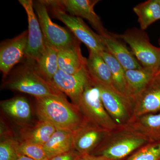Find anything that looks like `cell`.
<instances>
[{
	"instance_id": "1",
	"label": "cell",
	"mask_w": 160,
	"mask_h": 160,
	"mask_svg": "<svg viewBox=\"0 0 160 160\" xmlns=\"http://www.w3.org/2000/svg\"><path fill=\"white\" fill-rule=\"evenodd\" d=\"M36 100L39 120L48 122L57 129L74 131L84 122L78 107L69 103L66 98L51 96Z\"/></svg>"
},
{
	"instance_id": "2",
	"label": "cell",
	"mask_w": 160,
	"mask_h": 160,
	"mask_svg": "<svg viewBox=\"0 0 160 160\" xmlns=\"http://www.w3.org/2000/svg\"><path fill=\"white\" fill-rule=\"evenodd\" d=\"M150 142L148 138L129 125L109 131L91 154L109 160H126L135 152Z\"/></svg>"
},
{
	"instance_id": "3",
	"label": "cell",
	"mask_w": 160,
	"mask_h": 160,
	"mask_svg": "<svg viewBox=\"0 0 160 160\" xmlns=\"http://www.w3.org/2000/svg\"><path fill=\"white\" fill-rule=\"evenodd\" d=\"M118 37L130 47L141 66L144 69L157 74L160 66V47L150 43L145 30L136 28L126 30Z\"/></svg>"
},
{
	"instance_id": "4",
	"label": "cell",
	"mask_w": 160,
	"mask_h": 160,
	"mask_svg": "<svg viewBox=\"0 0 160 160\" xmlns=\"http://www.w3.org/2000/svg\"><path fill=\"white\" fill-rule=\"evenodd\" d=\"M5 87L31 95L36 98L51 96L66 98L52 82L46 81L38 74L34 67L20 72L5 84Z\"/></svg>"
},
{
	"instance_id": "5",
	"label": "cell",
	"mask_w": 160,
	"mask_h": 160,
	"mask_svg": "<svg viewBox=\"0 0 160 160\" xmlns=\"http://www.w3.org/2000/svg\"><path fill=\"white\" fill-rule=\"evenodd\" d=\"M78 106L85 119L101 128L112 131L119 127L106 111L99 89L92 81L86 87Z\"/></svg>"
},
{
	"instance_id": "6",
	"label": "cell",
	"mask_w": 160,
	"mask_h": 160,
	"mask_svg": "<svg viewBox=\"0 0 160 160\" xmlns=\"http://www.w3.org/2000/svg\"><path fill=\"white\" fill-rule=\"evenodd\" d=\"M93 84L99 89L103 106L115 123L119 127L129 125L133 118V101L114 88Z\"/></svg>"
},
{
	"instance_id": "7",
	"label": "cell",
	"mask_w": 160,
	"mask_h": 160,
	"mask_svg": "<svg viewBox=\"0 0 160 160\" xmlns=\"http://www.w3.org/2000/svg\"><path fill=\"white\" fill-rule=\"evenodd\" d=\"M45 43L58 51L74 44L78 40L67 29L53 22L47 11V6L40 1L34 4Z\"/></svg>"
},
{
	"instance_id": "8",
	"label": "cell",
	"mask_w": 160,
	"mask_h": 160,
	"mask_svg": "<svg viewBox=\"0 0 160 160\" xmlns=\"http://www.w3.org/2000/svg\"><path fill=\"white\" fill-rule=\"evenodd\" d=\"M50 7L52 8L54 16L64 23L76 38L87 46L89 50L99 54L107 51L102 36L92 31L82 19L68 14L57 7Z\"/></svg>"
},
{
	"instance_id": "9",
	"label": "cell",
	"mask_w": 160,
	"mask_h": 160,
	"mask_svg": "<svg viewBox=\"0 0 160 160\" xmlns=\"http://www.w3.org/2000/svg\"><path fill=\"white\" fill-rule=\"evenodd\" d=\"M42 1L47 6L57 7L72 16L87 20L101 36L106 35L109 32L104 28L102 20L94 11V6L99 2V0Z\"/></svg>"
},
{
	"instance_id": "10",
	"label": "cell",
	"mask_w": 160,
	"mask_h": 160,
	"mask_svg": "<svg viewBox=\"0 0 160 160\" xmlns=\"http://www.w3.org/2000/svg\"><path fill=\"white\" fill-rule=\"evenodd\" d=\"M26 12L28 22V42L25 56L30 65H33L46 48L45 40L39 22L34 11V4L32 0H19Z\"/></svg>"
},
{
	"instance_id": "11",
	"label": "cell",
	"mask_w": 160,
	"mask_h": 160,
	"mask_svg": "<svg viewBox=\"0 0 160 160\" xmlns=\"http://www.w3.org/2000/svg\"><path fill=\"white\" fill-rule=\"evenodd\" d=\"M91 80L86 67L73 74L59 69L52 82L60 91L69 97L72 103L78 106L86 87Z\"/></svg>"
},
{
	"instance_id": "12",
	"label": "cell",
	"mask_w": 160,
	"mask_h": 160,
	"mask_svg": "<svg viewBox=\"0 0 160 160\" xmlns=\"http://www.w3.org/2000/svg\"><path fill=\"white\" fill-rule=\"evenodd\" d=\"M109 131L85 119L83 124L73 132L72 149L81 155L92 154Z\"/></svg>"
},
{
	"instance_id": "13",
	"label": "cell",
	"mask_w": 160,
	"mask_h": 160,
	"mask_svg": "<svg viewBox=\"0 0 160 160\" xmlns=\"http://www.w3.org/2000/svg\"><path fill=\"white\" fill-rule=\"evenodd\" d=\"M28 38V30H26L1 44L0 70L3 78H6L12 69L25 56Z\"/></svg>"
},
{
	"instance_id": "14",
	"label": "cell",
	"mask_w": 160,
	"mask_h": 160,
	"mask_svg": "<svg viewBox=\"0 0 160 160\" xmlns=\"http://www.w3.org/2000/svg\"><path fill=\"white\" fill-rule=\"evenodd\" d=\"M133 103L132 121L142 116L159 113L160 83L155 79L154 78L146 88L135 98Z\"/></svg>"
},
{
	"instance_id": "15",
	"label": "cell",
	"mask_w": 160,
	"mask_h": 160,
	"mask_svg": "<svg viewBox=\"0 0 160 160\" xmlns=\"http://www.w3.org/2000/svg\"><path fill=\"white\" fill-rule=\"evenodd\" d=\"M101 36L107 51L112 55L125 70L143 68L131 50L128 49L122 40L118 37L117 34L109 32L106 35Z\"/></svg>"
},
{
	"instance_id": "16",
	"label": "cell",
	"mask_w": 160,
	"mask_h": 160,
	"mask_svg": "<svg viewBox=\"0 0 160 160\" xmlns=\"http://www.w3.org/2000/svg\"><path fill=\"white\" fill-rule=\"evenodd\" d=\"M59 69L66 73L73 74L86 67L87 58L82 54L80 42L58 51Z\"/></svg>"
},
{
	"instance_id": "17",
	"label": "cell",
	"mask_w": 160,
	"mask_h": 160,
	"mask_svg": "<svg viewBox=\"0 0 160 160\" xmlns=\"http://www.w3.org/2000/svg\"><path fill=\"white\" fill-rule=\"evenodd\" d=\"M89 51L86 68L92 82L94 84L114 88L111 72L107 63L99 53Z\"/></svg>"
},
{
	"instance_id": "18",
	"label": "cell",
	"mask_w": 160,
	"mask_h": 160,
	"mask_svg": "<svg viewBox=\"0 0 160 160\" xmlns=\"http://www.w3.org/2000/svg\"><path fill=\"white\" fill-rule=\"evenodd\" d=\"M3 111L12 119L25 126L31 121L32 108L28 100L23 97H17L1 101Z\"/></svg>"
},
{
	"instance_id": "19",
	"label": "cell",
	"mask_w": 160,
	"mask_h": 160,
	"mask_svg": "<svg viewBox=\"0 0 160 160\" xmlns=\"http://www.w3.org/2000/svg\"><path fill=\"white\" fill-rule=\"evenodd\" d=\"M51 124L39 120L33 125H26L20 131L21 141L43 146L56 131Z\"/></svg>"
},
{
	"instance_id": "20",
	"label": "cell",
	"mask_w": 160,
	"mask_h": 160,
	"mask_svg": "<svg viewBox=\"0 0 160 160\" xmlns=\"http://www.w3.org/2000/svg\"><path fill=\"white\" fill-rule=\"evenodd\" d=\"M128 96L132 101L154 79L155 74L143 68L125 71Z\"/></svg>"
},
{
	"instance_id": "21",
	"label": "cell",
	"mask_w": 160,
	"mask_h": 160,
	"mask_svg": "<svg viewBox=\"0 0 160 160\" xmlns=\"http://www.w3.org/2000/svg\"><path fill=\"white\" fill-rule=\"evenodd\" d=\"M73 132L65 129H57L49 139L43 145L49 159L73 149Z\"/></svg>"
},
{
	"instance_id": "22",
	"label": "cell",
	"mask_w": 160,
	"mask_h": 160,
	"mask_svg": "<svg viewBox=\"0 0 160 160\" xmlns=\"http://www.w3.org/2000/svg\"><path fill=\"white\" fill-rule=\"evenodd\" d=\"M45 44V50L34 65V68L42 77L46 81L52 82L59 69L58 50L46 43Z\"/></svg>"
},
{
	"instance_id": "23",
	"label": "cell",
	"mask_w": 160,
	"mask_h": 160,
	"mask_svg": "<svg viewBox=\"0 0 160 160\" xmlns=\"http://www.w3.org/2000/svg\"><path fill=\"white\" fill-rule=\"evenodd\" d=\"M129 125L144 135L150 142L160 141V112L136 118Z\"/></svg>"
},
{
	"instance_id": "24",
	"label": "cell",
	"mask_w": 160,
	"mask_h": 160,
	"mask_svg": "<svg viewBox=\"0 0 160 160\" xmlns=\"http://www.w3.org/2000/svg\"><path fill=\"white\" fill-rule=\"evenodd\" d=\"M138 17L140 29L145 30L155 22L160 19L159 0H148L140 3L133 8Z\"/></svg>"
},
{
	"instance_id": "25",
	"label": "cell",
	"mask_w": 160,
	"mask_h": 160,
	"mask_svg": "<svg viewBox=\"0 0 160 160\" xmlns=\"http://www.w3.org/2000/svg\"><path fill=\"white\" fill-rule=\"evenodd\" d=\"M100 54L109 66L115 89L122 94L129 98L127 94L126 87L125 77L126 70L109 52L103 51L100 53Z\"/></svg>"
},
{
	"instance_id": "26",
	"label": "cell",
	"mask_w": 160,
	"mask_h": 160,
	"mask_svg": "<svg viewBox=\"0 0 160 160\" xmlns=\"http://www.w3.org/2000/svg\"><path fill=\"white\" fill-rule=\"evenodd\" d=\"M126 160H160V141L149 142Z\"/></svg>"
},
{
	"instance_id": "27",
	"label": "cell",
	"mask_w": 160,
	"mask_h": 160,
	"mask_svg": "<svg viewBox=\"0 0 160 160\" xmlns=\"http://www.w3.org/2000/svg\"><path fill=\"white\" fill-rule=\"evenodd\" d=\"M18 154L26 156L34 160H49L43 146L29 142L18 141L17 145Z\"/></svg>"
},
{
	"instance_id": "28",
	"label": "cell",
	"mask_w": 160,
	"mask_h": 160,
	"mask_svg": "<svg viewBox=\"0 0 160 160\" xmlns=\"http://www.w3.org/2000/svg\"><path fill=\"white\" fill-rule=\"evenodd\" d=\"M18 142L11 137L1 138L0 160H16Z\"/></svg>"
},
{
	"instance_id": "29",
	"label": "cell",
	"mask_w": 160,
	"mask_h": 160,
	"mask_svg": "<svg viewBox=\"0 0 160 160\" xmlns=\"http://www.w3.org/2000/svg\"><path fill=\"white\" fill-rule=\"evenodd\" d=\"M81 154L74 149L49 159V160H78Z\"/></svg>"
},
{
	"instance_id": "30",
	"label": "cell",
	"mask_w": 160,
	"mask_h": 160,
	"mask_svg": "<svg viewBox=\"0 0 160 160\" xmlns=\"http://www.w3.org/2000/svg\"><path fill=\"white\" fill-rule=\"evenodd\" d=\"M78 160H109L102 156L91 154L81 155Z\"/></svg>"
},
{
	"instance_id": "31",
	"label": "cell",
	"mask_w": 160,
	"mask_h": 160,
	"mask_svg": "<svg viewBox=\"0 0 160 160\" xmlns=\"http://www.w3.org/2000/svg\"><path fill=\"white\" fill-rule=\"evenodd\" d=\"M16 160H34L31 158L28 157L26 156L23 155L18 154V158Z\"/></svg>"
},
{
	"instance_id": "32",
	"label": "cell",
	"mask_w": 160,
	"mask_h": 160,
	"mask_svg": "<svg viewBox=\"0 0 160 160\" xmlns=\"http://www.w3.org/2000/svg\"><path fill=\"white\" fill-rule=\"evenodd\" d=\"M155 79L158 81V82L160 83V74L156 76L155 77Z\"/></svg>"
},
{
	"instance_id": "33",
	"label": "cell",
	"mask_w": 160,
	"mask_h": 160,
	"mask_svg": "<svg viewBox=\"0 0 160 160\" xmlns=\"http://www.w3.org/2000/svg\"><path fill=\"white\" fill-rule=\"evenodd\" d=\"M159 74H160V66L158 70L157 73V74H156L155 76H156L158 75H159Z\"/></svg>"
},
{
	"instance_id": "34",
	"label": "cell",
	"mask_w": 160,
	"mask_h": 160,
	"mask_svg": "<svg viewBox=\"0 0 160 160\" xmlns=\"http://www.w3.org/2000/svg\"><path fill=\"white\" fill-rule=\"evenodd\" d=\"M158 42H159V45H160V37L159 38V39Z\"/></svg>"
},
{
	"instance_id": "35",
	"label": "cell",
	"mask_w": 160,
	"mask_h": 160,
	"mask_svg": "<svg viewBox=\"0 0 160 160\" xmlns=\"http://www.w3.org/2000/svg\"><path fill=\"white\" fill-rule=\"evenodd\" d=\"M159 1H160V0H159Z\"/></svg>"
}]
</instances>
